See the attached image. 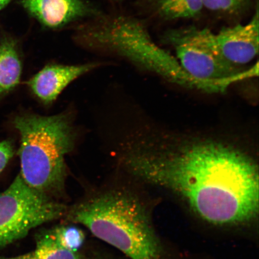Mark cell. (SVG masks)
Returning a JSON list of instances; mask_svg holds the SVG:
<instances>
[{
  "label": "cell",
  "instance_id": "obj_1",
  "mask_svg": "<svg viewBox=\"0 0 259 259\" xmlns=\"http://www.w3.org/2000/svg\"><path fill=\"white\" fill-rule=\"evenodd\" d=\"M126 167L182 197L216 225L248 221L258 210V169L234 146L210 139L148 142L129 152Z\"/></svg>",
  "mask_w": 259,
  "mask_h": 259
},
{
  "label": "cell",
  "instance_id": "obj_2",
  "mask_svg": "<svg viewBox=\"0 0 259 259\" xmlns=\"http://www.w3.org/2000/svg\"><path fill=\"white\" fill-rule=\"evenodd\" d=\"M65 217L131 259H160V245L143 207L125 191L97 193L67 208Z\"/></svg>",
  "mask_w": 259,
  "mask_h": 259
},
{
  "label": "cell",
  "instance_id": "obj_3",
  "mask_svg": "<svg viewBox=\"0 0 259 259\" xmlns=\"http://www.w3.org/2000/svg\"><path fill=\"white\" fill-rule=\"evenodd\" d=\"M14 123L21 135L20 176L32 189L57 198L64 189L65 157L74 145L69 116L26 115L18 116Z\"/></svg>",
  "mask_w": 259,
  "mask_h": 259
},
{
  "label": "cell",
  "instance_id": "obj_4",
  "mask_svg": "<svg viewBox=\"0 0 259 259\" xmlns=\"http://www.w3.org/2000/svg\"><path fill=\"white\" fill-rule=\"evenodd\" d=\"M87 43L105 48L136 66L186 88L202 92H225L228 82L194 78L176 57L155 44L144 24L135 18L118 16L99 22L83 32Z\"/></svg>",
  "mask_w": 259,
  "mask_h": 259
},
{
  "label": "cell",
  "instance_id": "obj_5",
  "mask_svg": "<svg viewBox=\"0 0 259 259\" xmlns=\"http://www.w3.org/2000/svg\"><path fill=\"white\" fill-rule=\"evenodd\" d=\"M176 53L183 69L194 78L208 82H233L254 74V69L242 71L222 56L215 34L208 28L194 26L170 29L162 37Z\"/></svg>",
  "mask_w": 259,
  "mask_h": 259
},
{
  "label": "cell",
  "instance_id": "obj_6",
  "mask_svg": "<svg viewBox=\"0 0 259 259\" xmlns=\"http://www.w3.org/2000/svg\"><path fill=\"white\" fill-rule=\"evenodd\" d=\"M67 207L32 189L20 175L0 193V248L25 237L37 227L66 215Z\"/></svg>",
  "mask_w": 259,
  "mask_h": 259
},
{
  "label": "cell",
  "instance_id": "obj_7",
  "mask_svg": "<svg viewBox=\"0 0 259 259\" xmlns=\"http://www.w3.org/2000/svg\"><path fill=\"white\" fill-rule=\"evenodd\" d=\"M245 24L223 27L215 34L219 50L225 59L241 67L250 63L258 53V8Z\"/></svg>",
  "mask_w": 259,
  "mask_h": 259
},
{
  "label": "cell",
  "instance_id": "obj_8",
  "mask_svg": "<svg viewBox=\"0 0 259 259\" xmlns=\"http://www.w3.org/2000/svg\"><path fill=\"white\" fill-rule=\"evenodd\" d=\"M21 5L41 25L52 29L95 13L83 0H22Z\"/></svg>",
  "mask_w": 259,
  "mask_h": 259
},
{
  "label": "cell",
  "instance_id": "obj_9",
  "mask_svg": "<svg viewBox=\"0 0 259 259\" xmlns=\"http://www.w3.org/2000/svg\"><path fill=\"white\" fill-rule=\"evenodd\" d=\"M96 67V64L48 65L28 81V85L42 103L49 105L54 102L73 80Z\"/></svg>",
  "mask_w": 259,
  "mask_h": 259
},
{
  "label": "cell",
  "instance_id": "obj_10",
  "mask_svg": "<svg viewBox=\"0 0 259 259\" xmlns=\"http://www.w3.org/2000/svg\"><path fill=\"white\" fill-rule=\"evenodd\" d=\"M145 5L152 15L165 21L196 18L204 8L202 0H145Z\"/></svg>",
  "mask_w": 259,
  "mask_h": 259
},
{
  "label": "cell",
  "instance_id": "obj_11",
  "mask_svg": "<svg viewBox=\"0 0 259 259\" xmlns=\"http://www.w3.org/2000/svg\"><path fill=\"white\" fill-rule=\"evenodd\" d=\"M22 66L14 42L0 45V95L14 89L20 80Z\"/></svg>",
  "mask_w": 259,
  "mask_h": 259
},
{
  "label": "cell",
  "instance_id": "obj_12",
  "mask_svg": "<svg viewBox=\"0 0 259 259\" xmlns=\"http://www.w3.org/2000/svg\"><path fill=\"white\" fill-rule=\"evenodd\" d=\"M35 242L32 251L34 259H80L78 252L68 250L59 244L51 230L38 234Z\"/></svg>",
  "mask_w": 259,
  "mask_h": 259
},
{
  "label": "cell",
  "instance_id": "obj_13",
  "mask_svg": "<svg viewBox=\"0 0 259 259\" xmlns=\"http://www.w3.org/2000/svg\"><path fill=\"white\" fill-rule=\"evenodd\" d=\"M251 0H202L203 8L217 15L234 17L241 15L250 5Z\"/></svg>",
  "mask_w": 259,
  "mask_h": 259
},
{
  "label": "cell",
  "instance_id": "obj_14",
  "mask_svg": "<svg viewBox=\"0 0 259 259\" xmlns=\"http://www.w3.org/2000/svg\"><path fill=\"white\" fill-rule=\"evenodd\" d=\"M51 231L59 244L70 251L77 252L85 241V234L76 226L58 227Z\"/></svg>",
  "mask_w": 259,
  "mask_h": 259
},
{
  "label": "cell",
  "instance_id": "obj_15",
  "mask_svg": "<svg viewBox=\"0 0 259 259\" xmlns=\"http://www.w3.org/2000/svg\"><path fill=\"white\" fill-rule=\"evenodd\" d=\"M13 155L14 148L11 142L9 141L0 142V173L4 170Z\"/></svg>",
  "mask_w": 259,
  "mask_h": 259
},
{
  "label": "cell",
  "instance_id": "obj_16",
  "mask_svg": "<svg viewBox=\"0 0 259 259\" xmlns=\"http://www.w3.org/2000/svg\"><path fill=\"white\" fill-rule=\"evenodd\" d=\"M0 259H34V257L33 253H32V252H29V253L19 255V256L15 257L6 258L0 257Z\"/></svg>",
  "mask_w": 259,
  "mask_h": 259
},
{
  "label": "cell",
  "instance_id": "obj_17",
  "mask_svg": "<svg viewBox=\"0 0 259 259\" xmlns=\"http://www.w3.org/2000/svg\"><path fill=\"white\" fill-rule=\"evenodd\" d=\"M11 0H0V11L4 8Z\"/></svg>",
  "mask_w": 259,
  "mask_h": 259
},
{
  "label": "cell",
  "instance_id": "obj_18",
  "mask_svg": "<svg viewBox=\"0 0 259 259\" xmlns=\"http://www.w3.org/2000/svg\"><path fill=\"white\" fill-rule=\"evenodd\" d=\"M115 1H120V0H115Z\"/></svg>",
  "mask_w": 259,
  "mask_h": 259
}]
</instances>
